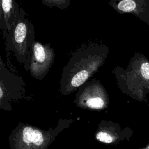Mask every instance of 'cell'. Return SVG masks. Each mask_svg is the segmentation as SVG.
Wrapping results in <instances>:
<instances>
[{
    "instance_id": "obj_1",
    "label": "cell",
    "mask_w": 149,
    "mask_h": 149,
    "mask_svg": "<svg viewBox=\"0 0 149 149\" xmlns=\"http://www.w3.org/2000/svg\"><path fill=\"white\" fill-rule=\"evenodd\" d=\"M109 52L106 44L92 42L73 52L61 74L62 94H69L88 81L104 65Z\"/></svg>"
},
{
    "instance_id": "obj_2",
    "label": "cell",
    "mask_w": 149,
    "mask_h": 149,
    "mask_svg": "<svg viewBox=\"0 0 149 149\" xmlns=\"http://www.w3.org/2000/svg\"><path fill=\"white\" fill-rule=\"evenodd\" d=\"M121 91L138 101L146 100L149 93V60L136 52L126 69L116 66L112 70Z\"/></svg>"
},
{
    "instance_id": "obj_3",
    "label": "cell",
    "mask_w": 149,
    "mask_h": 149,
    "mask_svg": "<svg viewBox=\"0 0 149 149\" xmlns=\"http://www.w3.org/2000/svg\"><path fill=\"white\" fill-rule=\"evenodd\" d=\"M19 20L8 31L6 36V48L12 51L16 59L23 64L26 71L29 70L30 63L35 41L34 26L26 17V13L20 8Z\"/></svg>"
},
{
    "instance_id": "obj_4",
    "label": "cell",
    "mask_w": 149,
    "mask_h": 149,
    "mask_svg": "<svg viewBox=\"0 0 149 149\" xmlns=\"http://www.w3.org/2000/svg\"><path fill=\"white\" fill-rule=\"evenodd\" d=\"M77 99L82 106L94 110L108 108L109 102L107 91L96 79L87 81L80 87Z\"/></svg>"
},
{
    "instance_id": "obj_5",
    "label": "cell",
    "mask_w": 149,
    "mask_h": 149,
    "mask_svg": "<svg viewBox=\"0 0 149 149\" xmlns=\"http://www.w3.org/2000/svg\"><path fill=\"white\" fill-rule=\"evenodd\" d=\"M55 56L51 44H42L35 41L33 45L29 67L31 76L37 80H42L54 64Z\"/></svg>"
},
{
    "instance_id": "obj_6",
    "label": "cell",
    "mask_w": 149,
    "mask_h": 149,
    "mask_svg": "<svg viewBox=\"0 0 149 149\" xmlns=\"http://www.w3.org/2000/svg\"><path fill=\"white\" fill-rule=\"evenodd\" d=\"M133 131L111 120H103L98 125L95 134L96 140L107 145L116 146L125 141H129Z\"/></svg>"
},
{
    "instance_id": "obj_7",
    "label": "cell",
    "mask_w": 149,
    "mask_h": 149,
    "mask_svg": "<svg viewBox=\"0 0 149 149\" xmlns=\"http://www.w3.org/2000/svg\"><path fill=\"white\" fill-rule=\"evenodd\" d=\"M25 84L22 77L0 65V102L16 98L24 91Z\"/></svg>"
},
{
    "instance_id": "obj_8",
    "label": "cell",
    "mask_w": 149,
    "mask_h": 149,
    "mask_svg": "<svg viewBox=\"0 0 149 149\" xmlns=\"http://www.w3.org/2000/svg\"><path fill=\"white\" fill-rule=\"evenodd\" d=\"M108 3L118 13L132 14L149 26V0H110Z\"/></svg>"
},
{
    "instance_id": "obj_9",
    "label": "cell",
    "mask_w": 149,
    "mask_h": 149,
    "mask_svg": "<svg viewBox=\"0 0 149 149\" xmlns=\"http://www.w3.org/2000/svg\"><path fill=\"white\" fill-rule=\"evenodd\" d=\"M1 7L5 24V36H6L8 31L19 20L20 12L19 5L15 0H2Z\"/></svg>"
},
{
    "instance_id": "obj_10",
    "label": "cell",
    "mask_w": 149,
    "mask_h": 149,
    "mask_svg": "<svg viewBox=\"0 0 149 149\" xmlns=\"http://www.w3.org/2000/svg\"><path fill=\"white\" fill-rule=\"evenodd\" d=\"M22 139L23 143L27 147H40L45 142L44 134L36 129L27 126L22 132Z\"/></svg>"
},
{
    "instance_id": "obj_11",
    "label": "cell",
    "mask_w": 149,
    "mask_h": 149,
    "mask_svg": "<svg viewBox=\"0 0 149 149\" xmlns=\"http://www.w3.org/2000/svg\"><path fill=\"white\" fill-rule=\"evenodd\" d=\"M41 1L44 5L49 8L56 7L60 9L68 8L71 3V0H41Z\"/></svg>"
},
{
    "instance_id": "obj_12",
    "label": "cell",
    "mask_w": 149,
    "mask_h": 149,
    "mask_svg": "<svg viewBox=\"0 0 149 149\" xmlns=\"http://www.w3.org/2000/svg\"><path fill=\"white\" fill-rule=\"evenodd\" d=\"M1 2L2 0H0V29L2 30L4 36H5V24L3 21V13L1 7Z\"/></svg>"
},
{
    "instance_id": "obj_13",
    "label": "cell",
    "mask_w": 149,
    "mask_h": 149,
    "mask_svg": "<svg viewBox=\"0 0 149 149\" xmlns=\"http://www.w3.org/2000/svg\"><path fill=\"white\" fill-rule=\"evenodd\" d=\"M139 149H149V142L146 146H144L142 147H140Z\"/></svg>"
},
{
    "instance_id": "obj_14",
    "label": "cell",
    "mask_w": 149,
    "mask_h": 149,
    "mask_svg": "<svg viewBox=\"0 0 149 149\" xmlns=\"http://www.w3.org/2000/svg\"><path fill=\"white\" fill-rule=\"evenodd\" d=\"M0 65H2V66H6L5 64L4 63L3 61H2V58H1V54H0Z\"/></svg>"
},
{
    "instance_id": "obj_15",
    "label": "cell",
    "mask_w": 149,
    "mask_h": 149,
    "mask_svg": "<svg viewBox=\"0 0 149 149\" xmlns=\"http://www.w3.org/2000/svg\"><path fill=\"white\" fill-rule=\"evenodd\" d=\"M148 107L149 108V102H148Z\"/></svg>"
}]
</instances>
